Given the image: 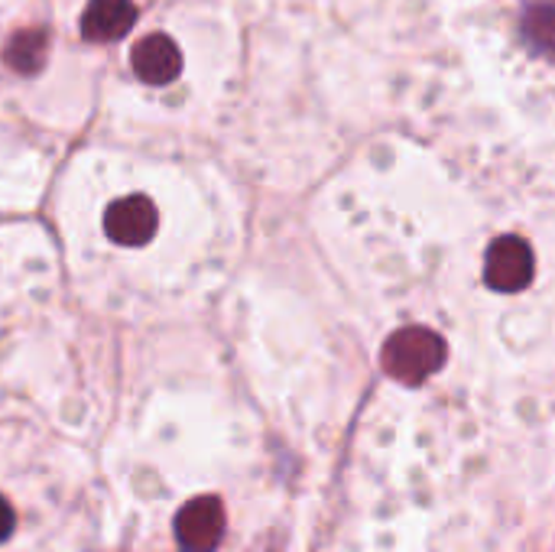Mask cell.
Here are the masks:
<instances>
[{"label":"cell","mask_w":555,"mask_h":552,"mask_svg":"<svg viewBox=\"0 0 555 552\" xmlns=\"http://www.w3.org/2000/svg\"><path fill=\"white\" fill-rule=\"evenodd\" d=\"M46 55H49V36L42 29H20L16 36H10L3 49V62L20 75L39 72L46 65Z\"/></svg>","instance_id":"7"},{"label":"cell","mask_w":555,"mask_h":552,"mask_svg":"<svg viewBox=\"0 0 555 552\" xmlns=\"http://www.w3.org/2000/svg\"><path fill=\"white\" fill-rule=\"evenodd\" d=\"M224 537V508L218 498H195L176 514V543L182 552H215Z\"/></svg>","instance_id":"3"},{"label":"cell","mask_w":555,"mask_h":552,"mask_svg":"<svg viewBox=\"0 0 555 552\" xmlns=\"http://www.w3.org/2000/svg\"><path fill=\"white\" fill-rule=\"evenodd\" d=\"M159 228V215L156 205L146 195H127L117 198L107 211H104V234L120 244V247H143L156 238Z\"/></svg>","instance_id":"4"},{"label":"cell","mask_w":555,"mask_h":552,"mask_svg":"<svg viewBox=\"0 0 555 552\" xmlns=\"http://www.w3.org/2000/svg\"><path fill=\"white\" fill-rule=\"evenodd\" d=\"M524 39L537 49L555 55V0H543L527 7L524 13Z\"/></svg>","instance_id":"8"},{"label":"cell","mask_w":555,"mask_h":552,"mask_svg":"<svg viewBox=\"0 0 555 552\" xmlns=\"http://www.w3.org/2000/svg\"><path fill=\"white\" fill-rule=\"evenodd\" d=\"M533 251L524 238L504 234L488 247L485 280L494 293H520L533 283Z\"/></svg>","instance_id":"2"},{"label":"cell","mask_w":555,"mask_h":552,"mask_svg":"<svg viewBox=\"0 0 555 552\" xmlns=\"http://www.w3.org/2000/svg\"><path fill=\"white\" fill-rule=\"evenodd\" d=\"M137 23L133 0H91L81 13V36L88 42H117Z\"/></svg>","instance_id":"6"},{"label":"cell","mask_w":555,"mask_h":552,"mask_svg":"<svg viewBox=\"0 0 555 552\" xmlns=\"http://www.w3.org/2000/svg\"><path fill=\"white\" fill-rule=\"evenodd\" d=\"M446 358H449V348L442 335L423 325L400 329L384 345V371L406 387L429 381L446 364Z\"/></svg>","instance_id":"1"},{"label":"cell","mask_w":555,"mask_h":552,"mask_svg":"<svg viewBox=\"0 0 555 552\" xmlns=\"http://www.w3.org/2000/svg\"><path fill=\"white\" fill-rule=\"evenodd\" d=\"M130 65H133V75L146 85H172L182 72V52L169 36L153 33L133 46Z\"/></svg>","instance_id":"5"},{"label":"cell","mask_w":555,"mask_h":552,"mask_svg":"<svg viewBox=\"0 0 555 552\" xmlns=\"http://www.w3.org/2000/svg\"><path fill=\"white\" fill-rule=\"evenodd\" d=\"M13 527H16V514H13V508L0 498V543H3V540H10Z\"/></svg>","instance_id":"9"}]
</instances>
